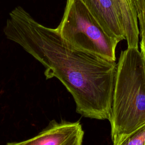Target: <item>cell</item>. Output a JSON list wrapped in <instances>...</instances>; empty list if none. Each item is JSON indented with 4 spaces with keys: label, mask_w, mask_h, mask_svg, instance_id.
I'll return each mask as SVG.
<instances>
[{
    "label": "cell",
    "mask_w": 145,
    "mask_h": 145,
    "mask_svg": "<svg viewBox=\"0 0 145 145\" xmlns=\"http://www.w3.org/2000/svg\"><path fill=\"white\" fill-rule=\"evenodd\" d=\"M56 29L74 47L116 61V49L119 42L105 32L81 0H67L62 19Z\"/></svg>",
    "instance_id": "3"
},
{
    "label": "cell",
    "mask_w": 145,
    "mask_h": 145,
    "mask_svg": "<svg viewBox=\"0 0 145 145\" xmlns=\"http://www.w3.org/2000/svg\"><path fill=\"white\" fill-rule=\"evenodd\" d=\"M113 145H145V123Z\"/></svg>",
    "instance_id": "8"
},
{
    "label": "cell",
    "mask_w": 145,
    "mask_h": 145,
    "mask_svg": "<svg viewBox=\"0 0 145 145\" xmlns=\"http://www.w3.org/2000/svg\"><path fill=\"white\" fill-rule=\"evenodd\" d=\"M125 1L126 2V3L133 10H135V7H134V2L133 0H125ZM136 11V10H135Z\"/></svg>",
    "instance_id": "9"
},
{
    "label": "cell",
    "mask_w": 145,
    "mask_h": 145,
    "mask_svg": "<svg viewBox=\"0 0 145 145\" xmlns=\"http://www.w3.org/2000/svg\"><path fill=\"white\" fill-rule=\"evenodd\" d=\"M125 33L128 48H138L139 29L137 12L125 0H113Z\"/></svg>",
    "instance_id": "6"
},
{
    "label": "cell",
    "mask_w": 145,
    "mask_h": 145,
    "mask_svg": "<svg viewBox=\"0 0 145 145\" xmlns=\"http://www.w3.org/2000/svg\"><path fill=\"white\" fill-rule=\"evenodd\" d=\"M134 7L137 12L139 32L140 37V53L145 61V0H137Z\"/></svg>",
    "instance_id": "7"
},
{
    "label": "cell",
    "mask_w": 145,
    "mask_h": 145,
    "mask_svg": "<svg viewBox=\"0 0 145 145\" xmlns=\"http://www.w3.org/2000/svg\"><path fill=\"white\" fill-rule=\"evenodd\" d=\"M84 131L79 121L52 120L36 136L6 145H82Z\"/></svg>",
    "instance_id": "4"
},
{
    "label": "cell",
    "mask_w": 145,
    "mask_h": 145,
    "mask_svg": "<svg viewBox=\"0 0 145 145\" xmlns=\"http://www.w3.org/2000/svg\"><path fill=\"white\" fill-rule=\"evenodd\" d=\"M109 121L113 144L145 123V61L138 48L120 54Z\"/></svg>",
    "instance_id": "2"
},
{
    "label": "cell",
    "mask_w": 145,
    "mask_h": 145,
    "mask_svg": "<svg viewBox=\"0 0 145 145\" xmlns=\"http://www.w3.org/2000/svg\"><path fill=\"white\" fill-rule=\"evenodd\" d=\"M45 67L46 79L56 78L71 94L82 116L109 120L117 70L116 61L74 47L56 28L36 22L24 8L15 7L3 29Z\"/></svg>",
    "instance_id": "1"
},
{
    "label": "cell",
    "mask_w": 145,
    "mask_h": 145,
    "mask_svg": "<svg viewBox=\"0 0 145 145\" xmlns=\"http://www.w3.org/2000/svg\"><path fill=\"white\" fill-rule=\"evenodd\" d=\"M133 2H134V5H135V3L137 2V0H133Z\"/></svg>",
    "instance_id": "10"
},
{
    "label": "cell",
    "mask_w": 145,
    "mask_h": 145,
    "mask_svg": "<svg viewBox=\"0 0 145 145\" xmlns=\"http://www.w3.org/2000/svg\"><path fill=\"white\" fill-rule=\"evenodd\" d=\"M105 32L120 42L125 33L113 0H81Z\"/></svg>",
    "instance_id": "5"
}]
</instances>
